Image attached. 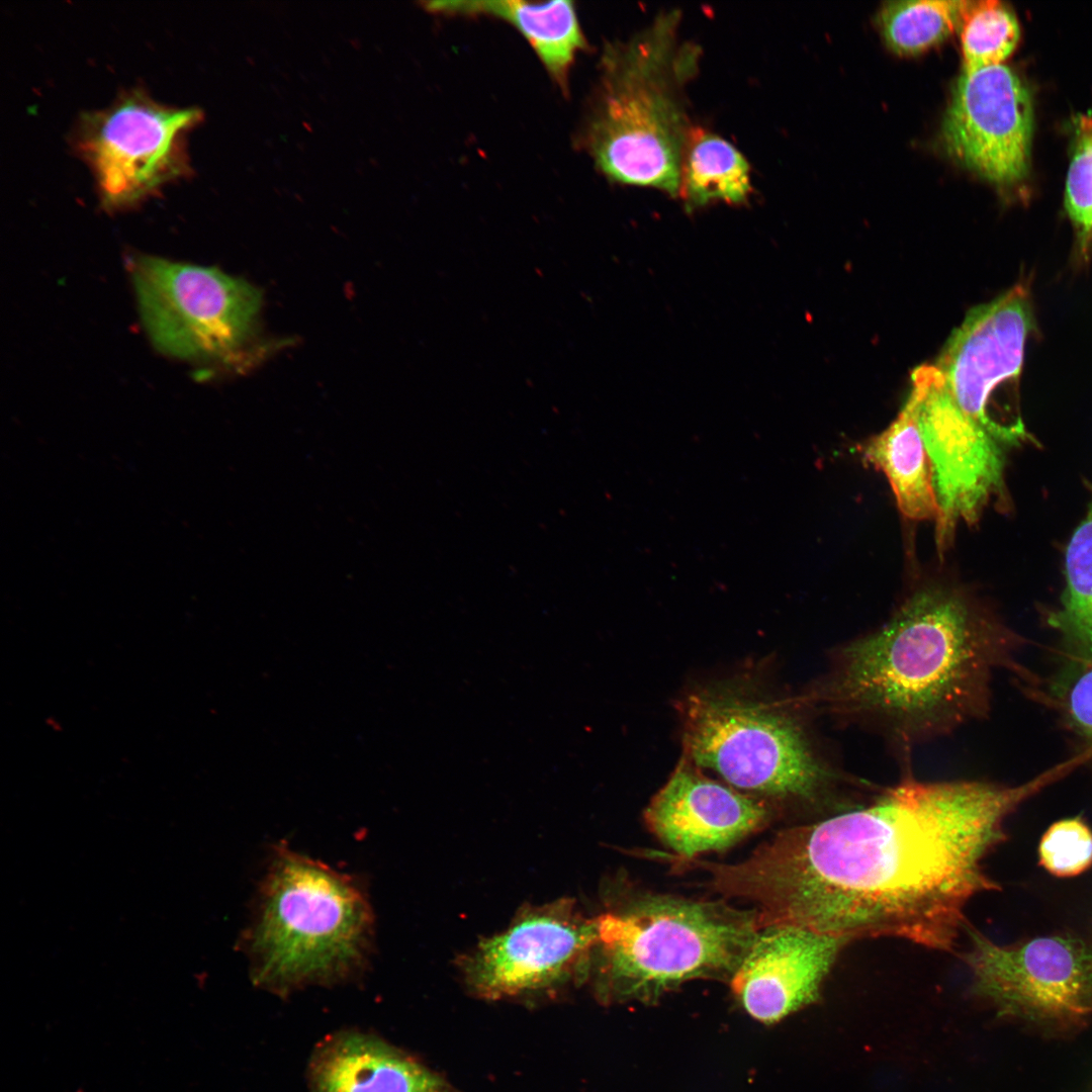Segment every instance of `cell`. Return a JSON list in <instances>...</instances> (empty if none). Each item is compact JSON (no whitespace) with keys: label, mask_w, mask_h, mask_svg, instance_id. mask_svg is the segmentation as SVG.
Listing matches in <instances>:
<instances>
[{"label":"cell","mask_w":1092,"mask_h":1092,"mask_svg":"<svg viewBox=\"0 0 1092 1092\" xmlns=\"http://www.w3.org/2000/svg\"><path fill=\"white\" fill-rule=\"evenodd\" d=\"M130 275L150 339L179 359L230 355L251 335L261 307L257 288L214 268L139 256Z\"/></svg>","instance_id":"obj_9"},{"label":"cell","mask_w":1092,"mask_h":1092,"mask_svg":"<svg viewBox=\"0 0 1092 1092\" xmlns=\"http://www.w3.org/2000/svg\"><path fill=\"white\" fill-rule=\"evenodd\" d=\"M421 4L431 13L489 15L509 22L529 41L560 89L567 91L574 58L586 43L572 1H425Z\"/></svg>","instance_id":"obj_16"},{"label":"cell","mask_w":1092,"mask_h":1092,"mask_svg":"<svg viewBox=\"0 0 1092 1092\" xmlns=\"http://www.w3.org/2000/svg\"><path fill=\"white\" fill-rule=\"evenodd\" d=\"M860 453L867 464L884 472L906 518L936 521L939 507L914 392L910 391L890 426L868 440Z\"/></svg>","instance_id":"obj_17"},{"label":"cell","mask_w":1092,"mask_h":1092,"mask_svg":"<svg viewBox=\"0 0 1092 1092\" xmlns=\"http://www.w3.org/2000/svg\"><path fill=\"white\" fill-rule=\"evenodd\" d=\"M1066 588L1046 623L1059 633L1064 656L1092 657V499L1065 555Z\"/></svg>","instance_id":"obj_19"},{"label":"cell","mask_w":1092,"mask_h":1092,"mask_svg":"<svg viewBox=\"0 0 1092 1092\" xmlns=\"http://www.w3.org/2000/svg\"><path fill=\"white\" fill-rule=\"evenodd\" d=\"M597 924L594 987L605 1003L654 1002L689 980L731 979L761 929L756 911L668 897L600 915Z\"/></svg>","instance_id":"obj_6"},{"label":"cell","mask_w":1092,"mask_h":1092,"mask_svg":"<svg viewBox=\"0 0 1092 1092\" xmlns=\"http://www.w3.org/2000/svg\"><path fill=\"white\" fill-rule=\"evenodd\" d=\"M373 940L362 882L284 844L272 849L243 939L255 983L283 992L349 979Z\"/></svg>","instance_id":"obj_4"},{"label":"cell","mask_w":1092,"mask_h":1092,"mask_svg":"<svg viewBox=\"0 0 1092 1092\" xmlns=\"http://www.w3.org/2000/svg\"><path fill=\"white\" fill-rule=\"evenodd\" d=\"M958 29L965 73L1001 65L1019 37L1015 15L994 0L967 1Z\"/></svg>","instance_id":"obj_21"},{"label":"cell","mask_w":1092,"mask_h":1092,"mask_svg":"<svg viewBox=\"0 0 1092 1092\" xmlns=\"http://www.w3.org/2000/svg\"><path fill=\"white\" fill-rule=\"evenodd\" d=\"M1045 699L1092 752V657L1064 656Z\"/></svg>","instance_id":"obj_23"},{"label":"cell","mask_w":1092,"mask_h":1092,"mask_svg":"<svg viewBox=\"0 0 1092 1092\" xmlns=\"http://www.w3.org/2000/svg\"><path fill=\"white\" fill-rule=\"evenodd\" d=\"M1038 860L1059 878L1083 874L1092 866V829L1080 816L1053 823L1040 838Z\"/></svg>","instance_id":"obj_24"},{"label":"cell","mask_w":1092,"mask_h":1092,"mask_svg":"<svg viewBox=\"0 0 1092 1092\" xmlns=\"http://www.w3.org/2000/svg\"><path fill=\"white\" fill-rule=\"evenodd\" d=\"M687 757L741 790L804 804L826 816L880 787L852 775L813 734L803 711L730 693H697L680 705Z\"/></svg>","instance_id":"obj_5"},{"label":"cell","mask_w":1092,"mask_h":1092,"mask_svg":"<svg viewBox=\"0 0 1092 1092\" xmlns=\"http://www.w3.org/2000/svg\"><path fill=\"white\" fill-rule=\"evenodd\" d=\"M1059 780L1054 767L1017 786L905 770L864 803L787 828L743 861L698 866L719 893L752 901L761 928L950 951L970 901L1000 889L984 860L1006 839L1005 820Z\"/></svg>","instance_id":"obj_1"},{"label":"cell","mask_w":1092,"mask_h":1092,"mask_svg":"<svg viewBox=\"0 0 1092 1092\" xmlns=\"http://www.w3.org/2000/svg\"><path fill=\"white\" fill-rule=\"evenodd\" d=\"M1024 640L965 595L928 587L876 629L834 646L805 700L841 728L879 737L904 758L984 720L995 672L1034 682Z\"/></svg>","instance_id":"obj_2"},{"label":"cell","mask_w":1092,"mask_h":1092,"mask_svg":"<svg viewBox=\"0 0 1092 1092\" xmlns=\"http://www.w3.org/2000/svg\"><path fill=\"white\" fill-rule=\"evenodd\" d=\"M1065 208L1075 233V259L1092 258V109L1073 122V144L1066 181Z\"/></svg>","instance_id":"obj_22"},{"label":"cell","mask_w":1092,"mask_h":1092,"mask_svg":"<svg viewBox=\"0 0 1092 1092\" xmlns=\"http://www.w3.org/2000/svg\"><path fill=\"white\" fill-rule=\"evenodd\" d=\"M1035 329L1029 284L1017 283L974 307L935 364L964 424L1007 454L1033 440L1018 407L1001 400L1018 398L1025 345Z\"/></svg>","instance_id":"obj_7"},{"label":"cell","mask_w":1092,"mask_h":1092,"mask_svg":"<svg viewBox=\"0 0 1092 1092\" xmlns=\"http://www.w3.org/2000/svg\"><path fill=\"white\" fill-rule=\"evenodd\" d=\"M750 192L749 165L742 154L721 136L692 128L685 148L678 192L687 209L714 200L743 203Z\"/></svg>","instance_id":"obj_18"},{"label":"cell","mask_w":1092,"mask_h":1092,"mask_svg":"<svg viewBox=\"0 0 1092 1092\" xmlns=\"http://www.w3.org/2000/svg\"><path fill=\"white\" fill-rule=\"evenodd\" d=\"M312 1081L314 1092H462L406 1053L356 1032L324 1045Z\"/></svg>","instance_id":"obj_15"},{"label":"cell","mask_w":1092,"mask_h":1092,"mask_svg":"<svg viewBox=\"0 0 1092 1092\" xmlns=\"http://www.w3.org/2000/svg\"><path fill=\"white\" fill-rule=\"evenodd\" d=\"M848 942L789 925L761 928L730 979L754 1019L770 1024L815 1002Z\"/></svg>","instance_id":"obj_13"},{"label":"cell","mask_w":1092,"mask_h":1092,"mask_svg":"<svg viewBox=\"0 0 1092 1092\" xmlns=\"http://www.w3.org/2000/svg\"><path fill=\"white\" fill-rule=\"evenodd\" d=\"M966 0L892 1L880 13L883 36L898 54H919L958 29Z\"/></svg>","instance_id":"obj_20"},{"label":"cell","mask_w":1092,"mask_h":1092,"mask_svg":"<svg viewBox=\"0 0 1092 1092\" xmlns=\"http://www.w3.org/2000/svg\"><path fill=\"white\" fill-rule=\"evenodd\" d=\"M202 119L201 109L159 103L141 88L81 114L73 147L93 173L104 208L135 205L191 174L186 134Z\"/></svg>","instance_id":"obj_8"},{"label":"cell","mask_w":1092,"mask_h":1092,"mask_svg":"<svg viewBox=\"0 0 1092 1092\" xmlns=\"http://www.w3.org/2000/svg\"><path fill=\"white\" fill-rule=\"evenodd\" d=\"M598 940L597 918H584L573 900L563 898L528 907L459 964L466 986L478 997H531L584 981Z\"/></svg>","instance_id":"obj_10"},{"label":"cell","mask_w":1092,"mask_h":1092,"mask_svg":"<svg viewBox=\"0 0 1092 1092\" xmlns=\"http://www.w3.org/2000/svg\"><path fill=\"white\" fill-rule=\"evenodd\" d=\"M1032 125L1028 89L1001 64L963 72L942 138L947 153L962 166L993 183L1012 185L1028 173Z\"/></svg>","instance_id":"obj_12"},{"label":"cell","mask_w":1092,"mask_h":1092,"mask_svg":"<svg viewBox=\"0 0 1092 1092\" xmlns=\"http://www.w3.org/2000/svg\"><path fill=\"white\" fill-rule=\"evenodd\" d=\"M768 817L763 803L706 777L688 757L644 814L649 829L676 857L687 859L730 847L758 830Z\"/></svg>","instance_id":"obj_14"},{"label":"cell","mask_w":1092,"mask_h":1092,"mask_svg":"<svg viewBox=\"0 0 1092 1092\" xmlns=\"http://www.w3.org/2000/svg\"><path fill=\"white\" fill-rule=\"evenodd\" d=\"M963 960L975 991L1002 1012L1074 1020L1092 1012V946L1082 939L1039 936L1001 945L969 923Z\"/></svg>","instance_id":"obj_11"},{"label":"cell","mask_w":1092,"mask_h":1092,"mask_svg":"<svg viewBox=\"0 0 1092 1092\" xmlns=\"http://www.w3.org/2000/svg\"><path fill=\"white\" fill-rule=\"evenodd\" d=\"M679 14L658 15L631 39L605 49L581 141L607 178L679 192L692 130L684 89L699 49L679 39Z\"/></svg>","instance_id":"obj_3"}]
</instances>
